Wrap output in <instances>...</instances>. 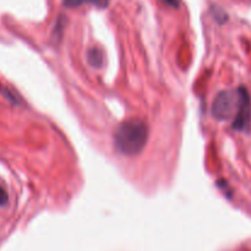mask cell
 Masks as SVG:
<instances>
[{
	"mask_svg": "<svg viewBox=\"0 0 251 251\" xmlns=\"http://www.w3.org/2000/svg\"><path fill=\"white\" fill-rule=\"evenodd\" d=\"M149 140V126L141 119L123 122L114 132V147L123 156H136Z\"/></svg>",
	"mask_w": 251,
	"mask_h": 251,
	"instance_id": "6da1fadb",
	"label": "cell"
},
{
	"mask_svg": "<svg viewBox=\"0 0 251 251\" xmlns=\"http://www.w3.org/2000/svg\"><path fill=\"white\" fill-rule=\"evenodd\" d=\"M239 107V91H222L212 103V114L218 120H228L237 114Z\"/></svg>",
	"mask_w": 251,
	"mask_h": 251,
	"instance_id": "7a4b0ae2",
	"label": "cell"
},
{
	"mask_svg": "<svg viewBox=\"0 0 251 251\" xmlns=\"http://www.w3.org/2000/svg\"><path fill=\"white\" fill-rule=\"evenodd\" d=\"M238 91H239V107L233 120L232 127L238 131H248L251 120L250 96L244 87L238 88Z\"/></svg>",
	"mask_w": 251,
	"mask_h": 251,
	"instance_id": "3957f363",
	"label": "cell"
},
{
	"mask_svg": "<svg viewBox=\"0 0 251 251\" xmlns=\"http://www.w3.org/2000/svg\"><path fill=\"white\" fill-rule=\"evenodd\" d=\"M63 4L66 7H76L83 4L96 5L98 7H105L108 5V0H63Z\"/></svg>",
	"mask_w": 251,
	"mask_h": 251,
	"instance_id": "277c9868",
	"label": "cell"
},
{
	"mask_svg": "<svg viewBox=\"0 0 251 251\" xmlns=\"http://www.w3.org/2000/svg\"><path fill=\"white\" fill-rule=\"evenodd\" d=\"M88 63L93 66V68H100L103 64V51L100 48H92L88 50L87 53Z\"/></svg>",
	"mask_w": 251,
	"mask_h": 251,
	"instance_id": "5b68a950",
	"label": "cell"
},
{
	"mask_svg": "<svg viewBox=\"0 0 251 251\" xmlns=\"http://www.w3.org/2000/svg\"><path fill=\"white\" fill-rule=\"evenodd\" d=\"M7 201H9V198H7L6 190H5L4 186L0 184V207H2V206L6 205Z\"/></svg>",
	"mask_w": 251,
	"mask_h": 251,
	"instance_id": "8992f818",
	"label": "cell"
},
{
	"mask_svg": "<svg viewBox=\"0 0 251 251\" xmlns=\"http://www.w3.org/2000/svg\"><path fill=\"white\" fill-rule=\"evenodd\" d=\"M161 1L171 7H179L180 5V0H161Z\"/></svg>",
	"mask_w": 251,
	"mask_h": 251,
	"instance_id": "52a82bcc",
	"label": "cell"
}]
</instances>
